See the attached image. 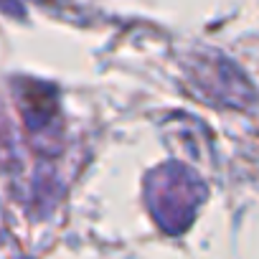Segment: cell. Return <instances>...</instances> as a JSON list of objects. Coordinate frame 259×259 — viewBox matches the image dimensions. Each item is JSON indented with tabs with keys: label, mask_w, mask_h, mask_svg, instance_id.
I'll return each instance as SVG.
<instances>
[{
	"label": "cell",
	"mask_w": 259,
	"mask_h": 259,
	"mask_svg": "<svg viewBox=\"0 0 259 259\" xmlns=\"http://www.w3.org/2000/svg\"><path fill=\"white\" fill-rule=\"evenodd\" d=\"M191 76L201 89V94L226 107L244 109L256 97L251 84L244 79V74L221 56H198L191 64Z\"/></svg>",
	"instance_id": "obj_3"
},
{
	"label": "cell",
	"mask_w": 259,
	"mask_h": 259,
	"mask_svg": "<svg viewBox=\"0 0 259 259\" xmlns=\"http://www.w3.org/2000/svg\"><path fill=\"white\" fill-rule=\"evenodd\" d=\"M16 94H18V109L23 114V124L36 138L38 153L56 155L59 153V124H61L56 87L33 81V79H21L16 81Z\"/></svg>",
	"instance_id": "obj_2"
},
{
	"label": "cell",
	"mask_w": 259,
	"mask_h": 259,
	"mask_svg": "<svg viewBox=\"0 0 259 259\" xmlns=\"http://www.w3.org/2000/svg\"><path fill=\"white\" fill-rule=\"evenodd\" d=\"M0 11L11 18H23L26 11H23V3L21 0H0Z\"/></svg>",
	"instance_id": "obj_4"
},
{
	"label": "cell",
	"mask_w": 259,
	"mask_h": 259,
	"mask_svg": "<svg viewBox=\"0 0 259 259\" xmlns=\"http://www.w3.org/2000/svg\"><path fill=\"white\" fill-rule=\"evenodd\" d=\"M206 198L203 181L183 163L158 165L145 178V203L155 224L165 234H181L196 219L201 201Z\"/></svg>",
	"instance_id": "obj_1"
}]
</instances>
